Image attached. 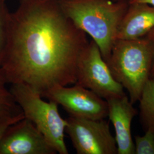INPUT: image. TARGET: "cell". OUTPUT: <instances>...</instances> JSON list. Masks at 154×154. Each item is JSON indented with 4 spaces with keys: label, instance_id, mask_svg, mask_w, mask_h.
Instances as JSON below:
<instances>
[{
    "label": "cell",
    "instance_id": "cell-1",
    "mask_svg": "<svg viewBox=\"0 0 154 154\" xmlns=\"http://www.w3.org/2000/svg\"><path fill=\"white\" fill-rule=\"evenodd\" d=\"M89 41L56 0H20L11 14L0 67L8 82L42 95L77 82L78 63Z\"/></svg>",
    "mask_w": 154,
    "mask_h": 154
},
{
    "label": "cell",
    "instance_id": "cell-2",
    "mask_svg": "<svg viewBox=\"0 0 154 154\" xmlns=\"http://www.w3.org/2000/svg\"><path fill=\"white\" fill-rule=\"evenodd\" d=\"M75 26L92 38L105 61L110 57L116 33L126 11L127 1L114 0H56Z\"/></svg>",
    "mask_w": 154,
    "mask_h": 154
},
{
    "label": "cell",
    "instance_id": "cell-3",
    "mask_svg": "<svg viewBox=\"0 0 154 154\" xmlns=\"http://www.w3.org/2000/svg\"><path fill=\"white\" fill-rule=\"evenodd\" d=\"M154 61V44L145 36L116 39L106 62L113 77L126 89L130 102L134 104L151 77Z\"/></svg>",
    "mask_w": 154,
    "mask_h": 154
},
{
    "label": "cell",
    "instance_id": "cell-4",
    "mask_svg": "<svg viewBox=\"0 0 154 154\" xmlns=\"http://www.w3.org/2000/svg\"><path fill=\"white\" fill-rule=\"evenodd\" d=\"M10 90L25 118L33 123L57 153L69 154L64 140L67 121L60 114L58 105L45 102L39 94L22 83L11 84Z\"/></svg>",
    "mask_w": 154,
    "mask_h": 154
},
{
    "label": "cell",
    "instance_id": "cell-5",
    "mask_svg": "<svg viewBox=\"0 0 154 154\" xmlns=\"http://www.w3.org/2000/svg\"><path fill=\"white\" fill-rule=\"evenodd\" d=\"M75 83L106 100L126 94L123 87L112 76L98 46L93 39L79 58Z\"/></svg>",
    "mask_w": 154,
    "mask_h": 154
},
{
    "label": "cell",
    "instance_id": "cell-6",
    "mask_svg": "<svg viewBox=\"0 0 154 154\" xmlns=\"http://www.w3.org/2000/svg\"><path fill=\"white\" fill-rule=\"evenodd\" d=\"M65 131L78 154H118L116 138L105 119L95 120L70 116Z\"/></svg>",
    "mask_w": 154,
    "mask_h": 154
},
{
    "label": "cell",
    "instance_id": "cell-7",
    "mask_svg": "<svg viewBox=\"0 0 154 154\" xmlns=\"http://www.w3.org/2000/svg\"><path fill=\"white\" fill-rule=\"evenodd\" d=\"M41 96L61 105L70 116L95 120L108 116L107 100L76 83L69 88L57 86L47 90Z\"/></svg>",
    "mask_w": 154,
    "mask_h": 154
},
{
    "label": "cell",
    "instance_id": "cell-8",
    "mask_svg": "<svg viewBox=\"0 0 154 154\" xmlns=\"http://www.w3.org/2000/svg\"><path fill=\"white\" fill-rule=\"evenodd\" d=\"M55 149L30 121L11 125L0 142V154H55Z\"/></svg>",
    "mask_w": 154,
    "mask_h": 154
},
{
    "label": "cell",
    "instance_id": "cell-9",
    "mask_svg": "<svg viewBox=\"0 0 154 154\" xmlns=\"http://www.w3.org/2000/svg\"><path fill=\"white\" fill-rule=\"evenodd\" d=\"M108 116L116 131L118 154H135L131 122L137 111L126 95L107 100Z\"/></svg>",
    "mask_w": 154,
    "mask_h": 154
},
{
    "label": "cell",
    "instance_id": "cell-10",
    "mask_svg": "<svg viewBox=\"0 0 154 154\" xmlns=\"http://www.w3.org/2000/svg\"><path fill=\"white\" fill-rule=\"evenodd\" d=\"M154 28V6L144 3L128 4L117 29L116 40L143 37Z\"/></svg>",
    "mask_w": 154,
    "mask_h": 154
},
{
    "label": "cell",
    "instance_id": "cell-11",
    "mask_svg": "<svg viewBox=\"0 0 154 154\" xmlns=\"http://www.w3.org/2000/svg\"><path fill=\"white\" fill-rule=\"evenodd\" d=\"M138 101L140 119L144 130H154V81L151 78L145 85Z\"/></svg>",
    "mask_w": 154,
    "mask_h": 154
},
{
    "label": "cell",
    "instance_id": "cell-12",
    "mask_svg": "<svg viewBox=\"0 0 154 154\" xmlns=\"http://www.w3.org/2000/svg\"><path fill=\"white\" fill-rule=\"evenodd\" d=\"M5 74L0 67V116L21 111L10 90L6 87Z\"/></svg>",
    "mask_w": 154,
    "mask_h": 154
},
{
    "label": "cell",
    "instance_id": "cell-13",
    "mask_svg": "<svg viewBox=\"0 0 154 154\" xmlns=\"http://www.w3.org/2000/svg\"><path fill=\"white\" fill-rule=\"evenodd\" d=\"M11 14L6 5L5 2H0V65L4 54L8 30L11 20Z\"/></svg>",
    "mask_w": 154,
    "mask_h": 154
},
{
    "label": "cell",
    "instance_id": "cell-14",
    "mask_svg": "<svg viewBox=\"0 0 154 154\" xmlns=\"http://www.w3.org/2000/svg\"><path fill=\"white\" fill-rule=\"evenodd\" d=\"M135 154H154V130L145 131L143 136L135 137Z\"/></svg>",
    "mask_w": 154,
    "mask_h": 154
},
{
    "label": "cell",
    "instance_id": "cell-15",
    "mask_svg": "<svg viewBox=\"0 0 154 154\" xmlns=\"http://www.w3.org/2000/svg\"><path fill=\"white\" fill-rule=\"evenodd\" d=\"M25 118L22 110L4 115L0 116V142L8 129L17 122Z\"/></svg>",
    "mask_w": 154,
    "mask_h": 154
},
{
    "label": "cell",
    "instance_id": "cell-16",
    "mask_svg": "<svg viewBox=\"0 0 154 154\" xmlns=\"http://www.w3.org/2000/svg\"><path fill=\"white\" fill-rule=\"evenodd\" d=\"M146 37L149 39L154 45V28L152 29L149 33L147 34ZM154 74V61L152 69V72H151V77Z\"/></svg>",
    "mask_w": 154,
    "mask_h": 154
},
{
    "label": "cell",
    "instance_id": "cell-17",
    "mask_svg": "<svg viewBox=\"0 0 154 154\" xmlns=\"http://www.w3.org/2000/svg\"><path fill=\"white\" fill-rule=\"evenodd\" d=\"M128 4L133 3H144L150 5L154 6V0H129L128 1Z\"/></svg>",
    "mask_w": 154,
    "mask_h": 154
},
{
    "label": "cell",
    "instance_id": "cell-18",
    "mask_svg": "<svg viewBox=\"0 0 154 154\" xmlns=\"http://www.w3.org/2000/svg\"><path fill=\"white\" fill-rule=\"evenodd\" d=\"M116 1H127V2H128L129 0H116Z\"/></svg>",
    "mask_w": 154,
    "mask_h": 154
},
{
    "label": "cell",
    "instance_id": "cell-19",
    "mask_svg": "<svg viewBox=\"0 0 154 154\" xmlns=\"http://www.w3.org/2000/svg\"><path fill=\"white\" fill-rule=\"evenodd\" d=\"M151 79H152V80H153V81H154V74L153 75H152V77H151Z\"/></svg>",
    "mask_w": 154,
    "mask_h": 154
},
{
    "label": "cell",
    "instance_id": "cell-20",
    "mask_svg": "<svg viewBox=\"0 0 154 154\" xmlns=\"http://www.w3.org/2000/svg\"><path fill=\"white\" fill-rule=\"evenodd\" d=\"M6 0H0V2H5Z\"/></svg>",
    "mask_w": 154,
    "mask_h": 154
},
{
    "label": "cell",
    "instance_id": "cell-21",
    "mask_svg": "<svg viewBox=\"0 0 154 154\" xmlns=\"http://www.w3.org/2000/svg\"><path fill=\"white\" fill-rule=\"evenodd\" d=\"M114 1H116V0H114Z\"/></svg>",
    "mask_w": 154,
    "mask_h": 154
}]
</instances>
